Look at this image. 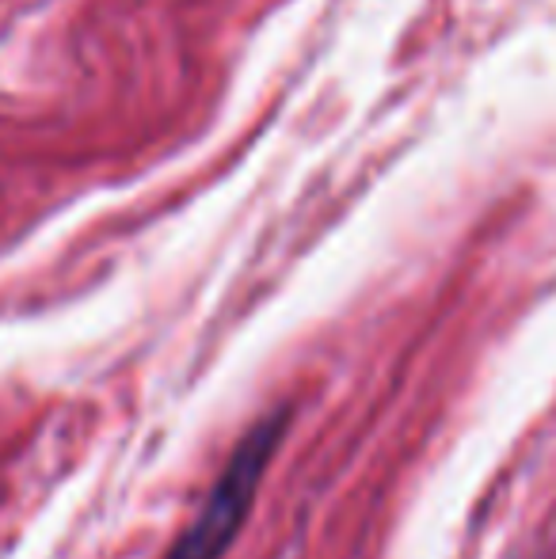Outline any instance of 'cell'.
Instances as JSON below:
<instances>
[{
	"mask_svg": "<svg viewBox=\"0 0 556 559\" xmlns=\"http://www.w3.org/2000/svg\"><path fill=\"white\" fill-rule=\"evenodd\" d=\"M286 430H289V412L279 407V412L263 415L240 438L229 464L217 476V484L210 487L202 510L194 514V522L187 525V533L171 545V552L164 559H222L229 552L240 525L252 514V502L260 495L263 476H268V464L275 461Z\"/></svg>",
	"mask_w": 556,
	"mask_h": 559,
	"instance_id": "6da1fadb",
	"label": "cell"
}]
</instances>
